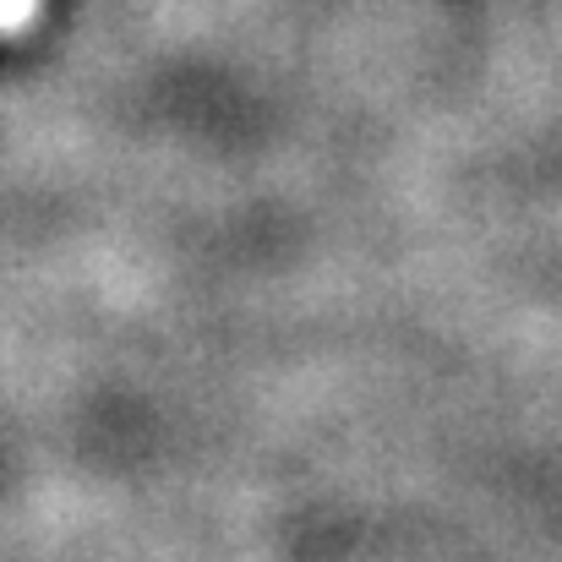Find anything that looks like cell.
I'll use <instances>...</instances> for the list:
<instances>
[{
  "label": "cell",
  "instance_id": "obj_1",
  "mask_svg": "<svg viewBox=\"0 0 562 562\" xmlns=\"http://www.w3.org/2000/svg\"><path fill=\"white\" fill-rule=\"evenodd\" d=\"M38 0H0V33H22L33 22Z\"/></svg>",
  "mask_w": 562,
  "mask_h": 562
}]
</instances>
